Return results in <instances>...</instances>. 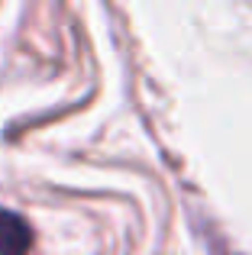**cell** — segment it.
<instances>
[{
    "label": "cell",
    "mask_w": 252,
    "mask_h": 255,
    "mask_svg": "<svg viewBox=\"0 0 252 255\" xmlns=\"http://www.w3.org/2000/svg\"><path fill=\"white\" fill-rule=\"evenodd\" d=\"M32 249V230L19 213L0 207V255H26Z\"/></svg>",
    "instance_id": "1"
}]
</instances>
